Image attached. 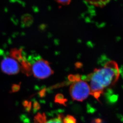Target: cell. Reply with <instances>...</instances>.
<instances>
[{
    "instance_id": "cell-1",
    "label": "cell",
    "mask_w": 123,
    "mask_h": 123,
    "mask_svg": "<svg viewBox=\"0 0 123 123\" xmlns=\"http://www.w3.org/2000/svg\"><path fill=\"white\" fill-rule=\"evenodd\" d=\"M120 75L118 66L114 61L108 62L102 68L95 69L86 78L90 83V94L99 101L105 89L115 84Z\"/></svg>"
},
{
    "instance_id": "cell-2",
    "label": "cell",
    "mask_w": 123,
    "mask_h": 123,
    "mask_svg": "<svg viewBox=\"0 0 123 123\" xmlns=\"http://www.w3.org/2000/svg\"><path fill=\"white\" fill-rule=\"evenodd\" d=\"M71 78L73 82L70 87L71 97L74 100L82 102L91 94L89 85L81 80L79 76H73Z\"/></svg>"
},
{
    "instance_id": "cell-3",
    "label": "cell",
    "mask_w": 123,
    "mask_h": 123,
    "mask_svg": "<svg viewBox=\"0 0 123 123\" xmlns=\"http://www.w3.org/2000/svg\"><path fill=\"white\" fill-rule=\"evenodd\" d=\"M30 67L31 74L39 79H45L54 73L49 62L42 58L34 62Z\"/></svg>"
},
{
    "instance_id": "cell-4",
    "label": "cell",
    "mask_w": 123,
    "mask_h": 123,
    "mask_svg": "<svg viewBox=\"0 0 123 123\" xmlns=\"http://www.w3.org/2000/svg\"><path fill=\"white\" fill-rule=\"evenodd\" d=\"M1 68L2 72L6 74L14 75L18 73L20 66L18 63L15 59L6 57L1 62Z\"/></svg>"
},
{
    "instance_id": "cell-5",
    "label": "cell",
    "mask_w": 123,
    "mask_h": 123,
    "mask_svg": "<svg viewBox=\"0 0 123 123\" xmlns=\"http://www.w3.org/2000/svg\"><path fill=\"white\" fill-rule=\"evenodd\" d=\"M64 116L62 115H59L57 117L46 120L44 115L37 116L35 123H63V118Z\"/></svg>"
},
{
    "instance_id": "cell-6",
    "label": "cell",
    "mask_w": 123,
    "mask_h": 123,
    "mask_svg": "<svg viewBox=\"0 0 123 123\" xmlns=\"http://www.w3.org/2000/svg\"><path fill=\"white\" fill-rule=\"evenodd\" d=\"M90 5L96 7L103 8L108 5L111 0H85Z\"/></svg>"
},
{
    "instance_id": "cell-7",
    "label": "cell",
    "mask_w": 123,
    "mask_h": 123,
    "mask_svg": "<svg viewBox=\"0 0 123 123\" xmlns=\"http://www.w3.org/2000/svg\"><path fill=\"white\" fill-rule=\"evenodd\" d=\"M63 123H77L76 120L73 116L71 115H67L63 118Z\"/></svg>"
},
{
    "instance_id": "cell-8",
    "label": "cell",
    "mask_w": 123,
    "mask_h": 123,
    "mask_svg": "<svg viewBox=\"0 0 123 123\" xmlns=\"http://www.w3.org/2000/svg\"><path fill=\"white\" fill-rule=\"evenodd\" d=\"M57 3L62 5H67L71 3L72 0H55Z\"/></svg>"
}]
</instances>
